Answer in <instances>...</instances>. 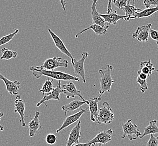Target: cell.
Instances as JSON below:
<instances>
[{"label": "cell", "instance_id": "cell-8", "mask_svg": "<svg viewBox=\"0 0 158 146\" xmlns=\"http://www.w3.org/2000/svg\"><path fill=\"white\" fill-rule=\"evenodd\" d=\"M48 32L49 33L52 41L54 42V44L57 47V49L59 50L62 54L65 55L69 57L71 59V61L73 60L74 58L73 57L72 54L70 52V51L68 50L61 39L59 37H58L54 32H52L50 28H48Z\"/></svg>", "mask_w": 158, "mask_h": 146}, {"label": "cell", "instance_id": "cell-7", "mask_svg": "<svg viewBox=\"0 0 158 146\" xmlns=\"http://www.w3.org/2000/svg\"><path fill=\"white\" fill-rule=\"evenodd\" d=\"M62 93L66 95L68 99L70 98H74L76 96L79 97L82 101H86L85 99L83 97L81 91L77 89L76 85L72 82H68L66 84L61 86Z\"/></svg>", "mask_w": 158, "mask_h": 146}, {"label": "cell", "instance_id": "cell-29", "mask_svg": "<svg viewBox=\"0 0 158 146\" xmlns=\"http://www.w3.org/2000/svg\"><path fill=\"white\" fill-rule=\"evenodd\" d=\"M136 83L139 85V90L142 93H144L148 89V86L147 83V80L142 79L137 76Z\"/></svg>", "mask_w": 158, "mask_h": 146}, {"label": "cell", "instance_id": "cell-2", "mask_svg": "<svg viewBox=\"0 0 158 146\" xmlns=\"http://www.w3.org/2000/svg\"><path fill=\"white\" fill-rule=\"evenodd\" d=\"M114 67L110 65L107 64L105 67L101 68L98 70V73L100 74V89L98 91L99 96L101 97L105 92L110 93L111 87L113 83L116 82L111 77V72Z\"/></svg>", "mask_w": 158, "mask_h": 146}, {"label": "cell", "instance_id": "cell-32", "mask_svg": "<svg viewBox=\"0 0 158 146\" xmlns=\"http://www.w3.org/2000/svg\"><path fill=\"white\" fill-rule=\"evenodd\" d=\"M146 146H158V137H155L154 134H151Z\"/></svg>", "mask_w": 158, "mask_h": 146}, {"label": "cell", "instance_id": "cell-11", "mask_svg": "<svg viewBox=\"0 0 158 146\" xmlns=\"http://www.w3.org/2000/svg\"><path fill=\"white\" fill-rule=\"evenodd\" d=\"M98 0H92L91 5V16L93 24H96L101 26L103 28L108 29L109 24L105 21L104 19L101 17V15L97 11V3Z\"/></svg>", "mask_w": 158, "mask_h": 146}, {"label": "cell", "instance_id": "cell-20", "mask_svg": "<svg viewBox=\"0 0 158 146\" xmlns=\"http://www.w3.org/2000/svg\"><path fill=\"white\" fill-rule=\"evenodd\" d=\"M101 17L104 19L105 21L108 24H113L114 26H116L117 22L122 19H124L126 18V15H121L117 14V10L113 11L110 14H100Z\"/></svg>", "mask_w": 158, "mask_h": 146}, {"label": "cell", "instance_id": "cell-37", "mask_svg": "<svg viewBox=\"0 0 158 146\" xmlns=\"http://www.w3.org/2000/svg\"><path fill=\"white\" fill-rule=\"evenodd\" d=\"M3 116V112H0V121H1V118H2ZM4 129H5V128L3 127V125H2L1 123H0V130L1 131H3L4 130Z\"/></svg>", "mask_w": 158, "mask_h": 146}, {"label": "cell", "instance_id": "cell-15", "mask_svg": "<svg viewBox=\"0 0 158 146\" xmlns=\"http://www.w3.org/2000/svg\"><path fill=\"white\" fill-rule=\"evenodd\" d=\"M14 112H18L20 116V123L22 125V127H25L26 125L25 123V104L24 101L21 99L20 95H16L15 104H14Z\"/></svg>", "mask_w": 158, "mask_h": 146}, {"label": "cell", "instance_id": "cell-40", "mask_svg": "<svg viewBox=\"0 0 158 146\" xmlns=\"http://www.w3.org/2000/svg\"><path fill=\"white\" fill-rule=\"evenodd\" d=\"M98 146H102V144H99Z\"/></svg>", "mask_w": 158, "mask_h": 146}, {"label": "cell", "instance_id": "cell-14", "mask_svg": "<svg viewBox=\"0 0 158 146\" xmlns=\"http://www.w3.org/2000/svg\"><path fill=\"white\" fill-rule=\"evenodd\" d=\"M80 138H81V122L79 121L70 131L66 146H73L74 144L79 143Z\"/></svg>", "mask_w": 158, "mask_h": 146}, {"label": "cell", "instance_id": "cell-25", "mask_svg": "<svg viewBox=\"0 0 158 146\" xmlns=\"http://www.w3.org/2000/svg\"><path fill=\"white\" fill-rule=\"evenodd\" d=\"M2 56L0 57V60H9L11 59H15L18 56V53L16 51H12L6 48H3L1 50Z\"/></svg>", "mask_w": 158, "mask_h": 146}, {"label": "cell", "instance_id": "cell-33", "mask_svg": "<svg viewBox=\"0 0 158 146\" xmlns=\"http://www.w3.org/2000/svg\"><path fill=\"white\" fill-rule=\"evenodd\" d=\"M143 3L146 7V9L150 8L152 6H158V0H143Z\"/></svg>", "mask_w": 158, "mask_h": 146}, {"label": "cell", "instance_id": "cell-16", "mask_svg": "<svg viewBox=\"0 0 158 146\" xmlns=\"http://www.w3.org/2000/svg\"><path fill=\"white\" fill-rule=\"evenodd\" d=\"M0 79L3 81V82L6 86L7 91L10 95H18L20 83L17 80L11 81L10 80L3 76L1 73H0Z\"/></svg>", "mask_w": 158, "mask_h": 146}, {"label": "cell", "instance_id": "cell-30", "mask_svg": "<svg viewBox=\"0 0 158 146\" xmlns=\"http://www.w3.org/2000/svg\"><path fill=\"white\" fill-rule=\"evenodd\" d=\"M131 0H112V2L117 8L119 9H123L127 5L130 3Z\"/></svg>", "mask_w": 158, "mask_h": 146}, {"label": "cell", "instance_id": "cell-28", "mask_svg": "<svg viewBox=\"0 0 158 146\" xmlns=\"http://www.w3.org/2000/svg\"><path fill=\"white\" fill-rule=\"evenodd\" d=\"M15 29V31L13 33L9 34L7 35H5L2 38H0V47L9 43L11 41L13 40L14 38L15 37V36L17 34H18V33L19 32V29Z\"/></svg>", "mask_w": 158, "mask_h": 146}, {"label": "cell", "instance_id": "cell-26", "mask_svg": "<svg viewBox=\"0 0 158 146\" xmlns=\"http://www.w3.org/2000/svg\"><path fill=\"white\" fill-rule=\"evenodd\" d=\"M158 6L154 7H150L148 9H145L142 11L138 13L136 16V19L137 18H145L152 16L154 14L158 12Z\"/></svg>", "mask_w": 158, "mask_h": 146}, {"label": "cell", "instance_id": "cell-5", "mask_svg": "<svg viewBox=\"0 0 158 146\" xmlns=\"http://www.w3.org/2000/svg\"><path fill=\"white\" fill-rule=\"evenodd\" d=\"M89 56V53L87 52H85L82 54V57L79 60H77L76 59H74L73 60L71 61L74 73L81 77L84 83H86L85 63V59Z\"/></svg>", "mask_w": 158, "mask_h": 146}, {"label": "cell", "instance_id": "cell-36", "mask_svg": "<svg viewBox=\"0 0 158 146\" xmlns=\"http://www.w3.org/2000/svg\"><path fill=\"white\" fill-rule=\"evenodd\" d=\"M58 1H59L60 2V3H61V6H62V8H63V9L64 11H65V12H66V8H65V5H66V2L64 1V0H58Z\"/></svg>", "mask_w": 158, "mask_h": 146}, {"label": "cell", "instance_id": "cell-10", "mask_svg": "<svg viewBox=\"0 0 158 146\" xmlns=\"http://www.w3.org/2000/svg\"><path fill=\"white\" fill-rule=\"evenodd\" d=\"M152 26V24H148L146 26L138 27L136 31L132 34V38L137 39L141 42H146L148 41L150 35V28Z\"/></svg>", "mask_w": 158, "mask_h": 146}, {"label": "cell", "instance_id": "cell-18", "mask_svg": "<svg viewBox=\"0 0 158 146\" xmlns=\"http://www.w3.org/2000/svg\"><path fill=\"white\" fill-rule=\"evenodd\" d=\"M101 97L98 95V97H95L94 99H89V110L90 112V119L92 122L96 121V117L98 114V102L101 101Z\"/></svg>", "mask_w": 158, "mask_h": 146}, {"label": "cell", "instance_id": "cell-42", "mask_svg": "<svg viewBox=\"0 0 158 146\" xmlns=\"http://www.w3.org/2000/svg\"><path fill=\"white\" fill-rule=\"evenodd\" d=\"M156 72L158 73V70H156Z\"/></svg>", "mask_w": 158, "mask_h": 146}, {"label": "cell", "instance_id": "cell-13", "mask_svg": "<svg viewBox=\"0 0 158 146\" xmlns=\"http://www.w3.org/2000/svg\"><path fill=\"white\" fill-rule=\"evenodd\" d=\"M61 93H62L61 81L59 80L57 86L55 88H54L51 92L44 95L43 99L37 103V107H40L42 104L45 103L46 102L51 99L60 101V95Z\"/></svg>", "mask_w": 158, "mask_h": 146}, {"label": "cell", "instance_id": "cell-22", "mask_svg": "<svg viewBox=\"0 0 158 146\" xmlns=\"http://www.w3.org/2000/svg\"><path fill=\"white\" fill-rule=\"evenodd\" d=\"M90 29L92 30L94 32H95V34L98 35H104L108 32V29L103 28L99 25L92 23L90 26H89V27L83 29L82 31H81L78 34H77L75 37L76 38H78L79 35L82 34L84 32H86Z\"/></svg>", "mask_w": 158, "mask_h": 146}, {"label": "cell", "instance_id": "cell-38", "mask_svg": "<svg viewBox=\"0 0 158 146\" xmlns=\"http://www.w3.org/2000/svg\"><path fill=\"white\" fill-rule=\"evenodd\" d=\"M91 145H90L89 144V142L85 143H78V144H76L75 145H73V146H91Z\"/></svg>", "mask_w": 158, "mask_h": 146}, {"label": "cell", "instance_id": "cell-23", "mask_svg": "<svg viewBox=\"0 0 158 146\" xmlns=\"http://www.w3.org/2000/svg\"><path fill=\"white\" fill-rule=\"evenodd\" d=\"M155 70L156 69L154 67V64L152 63L150 59L148 61H142L139 64V71L147 75L149 77Z\"/></svg>", "mask_w": 158, "mask_h": 146}, {"label": "cell", "instance_id": "cell-12", "mask_svg": "<svg viewBox=\"0 0 158 146\" xmlns=\"http://www.w3.org/2000/svg\"><path fill=\"white\" fill-rule=\"evenodd\" d=\"M88 109L89 108H86L85 109L81 108V110L78 111V112H77L74 114L68 116L65 119V120L64 121L63 124L61 125V126L59 128H58V129L56 131V133H59L63 129H65V128L69 127L70 125H71L74 123H75L77 121H78L81 117L82 116V115L88 110Z\"/></svg>", "mask_w": 158, "mask_h": 146}, {"label": "cell", "instance_id": "cell-35", "mask_svg": "<svg viewBox=\"0 0 158 146\" xmlns=\"http://www.w3.org/2000/svg\"><path fill=\"white\" fill-rule=\"evenodd\" d=\"M111 3H112V0H109L108 1V6H107V14H110L112 13L113 11L111 7Z\"/></svg>", "mask_w": 158, "mask_h": 146}, {"label": "cell", "instance_id": "cell-39", "mask_svg": "<svg viewBox=\"0 0 158 146\" xmlns=\"http://www.w3.org/2000/svg\"><path fill=\"white\" fill-rule=\"evenodd\" d=\"M131 1H132V2H133L134 3H135L136 1H137V0H131Z\"/></svg>", "mask_w": 158, "mask_h": 146}, {"label": "cell", "instance_id": "cell-3", "mask_svg": "<svg viewBox=\"0 0 158 146\" xmlns=\"http://www.w3.org/2000/svg\"><path fill=\"white\" fill-rule=\"evenodd\" d=\"M114 114L112 108L107 102H104L98 109L96 121L99 124H110L114 120Z\"/></svg>", "mask_w": 158, "mask_h": 146}, {"label": "cell", "instance_id": "cell-17", "mask_svg": "<svg viewBox=\"0 0 158 146\" xmlns=\"http://www.w3.org/2000/svg\"><path fill=\"white\" fill-rule=\"evenodd\" d=\"M41 115L40 111H36L35 112L34 118L31 119V120L28 124L29 133L31 137H35V135L38 132V130L42 128L41 124L39 119V116Z\"/></svg>", "mask_w": 158, "mask_h": 146}, {"label": "cell", "instance_id": "cell-27", "mask_svg": "<svg viewBox=\"0 0 158 146\" xmlns=\"http://www.w3.org/2000/svg\"><path fill=\"white\" fill-rule=\"evenodd\" d=\"M53 79H50L49 78H48L46 80L45 82L44 83V85L42 86L41 89L39 91V92H41L44 95L45 93H49L50 92H51L54 88H53V82H54Z\"/></svg>", "mask_w": 158, "mask_h": 146}, {"label": "cell", "instance_id": "cell-4", "mask_svg": "<svg viewBox=\"0 0 158 146\" xmlns=\"http://www.w3.org/2000/svg\"><path fill=\"white\" fill-rule=\"evenodd\" d=\"M123 133L122 136V138H125L128 137L131 141L136 140L142 136L141 133L138 129V126L135 124L132 123V120L129 119L126 123L122 125Z\"/></svg>", "mask_w": 158, "mask_h": 146}, {"label": "cell", "instance_id": "cell-1", "mask_svg": "<svg viewBox=\"0 0 158 146\" xmlns=\"http://www.w3.org/2000/svg\"><path fill=\"white\" fill-rule=\"evenodd\" d=\"M30 71H31L32 75L36 79H39L41 76H47L53 79L59 80H74L79 82V78L77 76H73L68 73L54 71V70H47L42 69L40 67H30Z\"/></svg>", "mask_w": 158, "mask_h": 146}, {"label": "cell", "instance_id": "cell-41", "mask_svg": "<svg viewBox=\"0 0 158 146\" xmlns=\"http://www.w3.org/2000/svg\"><path fill=\"white\" fill-rule=\"evenodd\" d=\"M95 146V144H92L91 146Z\"/></svg>", "mask_w": 158, "mask_h": 146}, {"label": "cell", "instance_id": "cell-24", "mask_svg": "<svg viewBox=\"0 0 158 146\" xmlns=\"http://www.w3.org/2000/svg\"><path fill=\"white\" fill-rule=\"evenodd\" d=\"M158 120H153L150 121L149 122V124L148 126L145 128L144 132L142 134V136L140 137V139L141 140L146 136L148 135H151L154 134L158 133V127L157 125Z\"/></svg>", "mask_w": 158, "mask_h": 146}, {"label": "cell", "instance_id": "cell-31", "mask_svg": "<svg viewBox=\"0 0 158 146\" xmlns=\"http://www.w3.org/2000/svg\"><path fill=\"white\" fill-rule=\"evenodd\" d=\"M46 142L49 145H53L55 144L57 140V137L53 134H49L45 138Z\"/></svg>", "mask_w": 158, "mask_h": 146}, {"label": "cell", "instance_id": "cell-9", "mask_svg": "<svg viewBox=\"0 0 158 146\" xmlns=\"http://www.w3.org/2000/svg\"><path fill=\"white\" fill-rule=\"evenodd\" d=\"M113 133L114 131L111 129L99 132L96 137H94L92 140H89L88 142L90 145L96 143L102 144H106L111 141Z\"/></svg>", "mask_w": 158, "mask_h": 146}, {"label": "cell", "instance_id": "cell-19", "mask_svg": "<svg viewBox=\"0 0 158 146\" xmlns=\"http://www.w3.org/2000/svg\"><path fill=\"white\" fill-rule=\"evenodd\" d=\"M85 103L86 104L89 103L88 100L86 101H80V100H74L67 105L63 106L61 108H62V110L64 111L65 115L66 116L68 114V113H69L70 112L75 111Z\"/></svg>", "mask_w": 158, "mask_h": 146}, {"label": "cell", "instance_id": "cell-21", "mask_svg": "<svg viewBox=\"0 0 158 146\" xmlns=\"http://www.w3.org/2000/svg\"><path fill=\"white\" fill-rule=\"evenodd\" d=\"M123 10L126 14V21H130V20L136 19V15L142 11V9L136 7L135 5H130V3H128L126 7L124 8Z\"/></svg>", "mask_w": 158, "mask_h": 146}, {"label": "cell", "instance_id": "cell-34", "mask_svg": "<svg viewBox=\"0 0 158 146\" xmlns=\"http://www.w3.org/2000/svg\"><path fill=\"white\" fill-rule=\"evenodd\" d=\"M150 35L152 39L156 42L158 48V30H154L152 29V26L150 28Z\"/></svg>", "mask_w": 158, "mask_h": 146}, {"label": "cell", "instance_id": "cell-6", "mask_svg": "<svg viewBox=\"0 0 158 146\" xmlns=\"http://www.w3.org/2000/svg\"><path fill=\"white\" fill-rule=\"evenodd\" d=\"M61 57H54L49 58L44 61V64L41 66H40L41 68L47 70H54L60 67L67 68L68 67L69 63L67 60L61 61Z\"/></svg>", "mask_w": 158, "mask_h": 146}]
</instances>
